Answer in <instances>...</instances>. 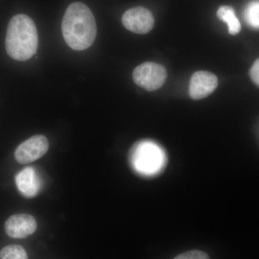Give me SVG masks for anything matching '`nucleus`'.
<instances>
[{
  "instance_id": "obj_4",
  "label": "nucleus",
  "mask_w": 259,
  "mask_h": 259,
  "mask_svg": "<svg viewBox=\"0 0 259 259\" xmlns=\"http://www.w3.org/2000/svg\"><path fill=\"white\" fill-rule=\"evenodd\" d=\"M167 77L166 69L161 65L146 62L134 69L133 78L140 88L154 91L163 86Z\"/></svg>"
},
{
  "instance_id": "obj_8",
  "label": "nucleus",
  "mask_w": 259,
  "mask_h": 259,
  "mask_svg": "<svg viewBox=\"0 0 259 259\" xmlns=\"http://www.w3.org/2000/svg\"><path fill=\"white\" fill-rule=\"evenodd\" d=\"M217 76L209 71H197L192 75L190 84V95L193 100L208 97L217 88Z\"/></svg>"
},
{
  "instance_id": "obj_11",
  "label": "nucleus",
  "mask_w": 259,
  "mask_h": 259,
  "mask_svg": "<svg viewBox=\"0 0 259 259\" xmlns=\"http://www.w3.org/2000/svg\"><path fill=\"white\" fill-rule=\"evenodd\" d=\"M0 259H28L26 250L18 245H10L0 251Z\"/></svg>"
},
{
  "instance_id": "obj_14",
  "label": "nucleus",
  "mask_w": 259,
  "mask_h": 259,
  "mask_svg": "<svg viewBox=\"0 0 259 259\" xmlns=\"http://www.w3.org/2000/svg\"><path fill=\"white\" fill-rule=\"evenodd\" d=\"M250 76L252 81L259 87V59L255 61L250 70Z\"/></svg>"
},
{
  "instance_id": "obj_13",
  "label": "nucleus",
  "mask_w": 259,
  "mask_h": 259,
  "mask_svg": "<svg viewBox=\"0 0 259 259\" xmlns=\"http://www.w3.org/2000/svg\"><path fill=\"white\" fill-rule=\"evenodd\" d=\"M174 259H209V255L201 250H190L177 255Z\"/></svg>"
},
{
  "instance_id": "obj_3",
  "label": "nucleus",
  "mask_w": 259,
  "mask_h": 259,
  "mask_svg": "<svg viewBox=\"0 0 259 259\" xmlns=\"http://www.w3.org/2000/svg\"><path fill=\"white\" fill-rule=\"evenodd\" d=\"M131 166L138 173L153 177L163 171L166 166V153L161 146L151 141L137 143L130 152Z\"/></svg>"
},
{
  "instance_id": "obj_6",
  "label": "nucleus",
  "mask_w": 259,
  "mask_h": 259,
  "mask_svg": "<svg viewBox=\"0 0 259 259\" xmlns=\"http://www.w3.org/2000/svg\"><path fill=\"white\" fill-rule=\"evenodd\" d=\"M122 25L127 30L137 34H146L154 26L151 12L143 7L127 10L122 18Z\"/></svg>"
},
{
  "instance_id": "obj_2",
  "label": "nucleus",
  "mask_w": 259,
  "mask_h": 259,
  "mask_svg": "<svg viewBox=\"0 0 259 259\" xmlns=\"http://www.w3.org/2000/svg\"><path fill=\"white\" fill-rule=\"evenodd\" d=\"M38 33L35 24L26 15H15L7 30L5 49L8 55L19 61H28L36 54Z\"/></svg>"
},
{
  "instance_id": "obj_12",
  "label": "nucleus",
  "mask_w": 259,
  "mask_h": 259,
  "mask_svg": "<svg viewBox=\"0 0 259 259\" xmlns=\"http://www.w3.org/2000/svg\"><path fill=\"white\" fill-rule=\"evenodd\" d=\"M245 19L251 28L259 29V1H253L247 5L245 10Z\"/></svg>"
},
{
  "instance_id": "obj_1",
  "label": "nucleus",
  "mask_w": 259,
  "mask_h": 259,
  "mask_svg": "<svg viewBox=\"0 0 259 259\" xmlns=\"http://www.w3.org/2000/svg\"><path fill=\"white\" fill-rule=\"evenodd\" d=\"M97 24L90 8L81 3H74L65 12L62 20L63 36L74 51L91 47L97 37Z\"/></svg>"
},
{
  "instance_id": "obj_10",
  "label": "nucleus",
  "mask_w": 259,
  "mask_h": 259,
  "mask_svg": "<svg viewBox=\"0 0 259 259\" xmlns=\"http://www.w3.org/2000/svg\"><path fill=\"white\" fill-rule=\"evenodd\" d=\"M218 18L226 22L228 26V31L231 35H236L241 31V25L235 14L234 10L230 6H222L217 13Z\"/></svg>"
},
{
  "instance_id": "obj_7",
  "label": "nucleus",
  "mask_w": 259,
  "mask_h": 259,
  "mask_svg": "<svg viewBox=\"0 0 259 259\" xmlns=\"http://www.w3.org/2000/svg\"><path fill=\"white\" fill-rule=\"evenodd\" d=\"M37 222L35 218L28 214L12 215L5 222L7 235L13 238H25L35 233Z\"/></svg>"
},
{
  "instance_id": "obj_5",
  "label": "nucleus",
  "mask_w": 259,
  "mask_h": 259,
  "mask_svg": "<svg viewBox=\"0 0 259 259\" xmlns=\"http://www.w3.org/2000/svg\"><path fill=\"white\" fill-rule=\"evenodd\" d=\"M49 148L47 138L42 135H36L24 141L17 148L15 152V160L20 164L31 163L44 156Z\"/></svg>"
},
{
  "instance_id": "obj_9",
  "label": "nucleus",
  "mask_w": 259,
  "mask_h": 259,
  "mask_svg": "<svg viewBox=\"0 0 259 259\" xmlns=\"http://www.w3.org/2000/svg\"><path fill=\"white\" fill-rule=\"evenodd\" d=\"M15 182L19 191L26 198L35 197L40 190V180L32 167H27L18 173Z\"/></svg>"
}]
</instances>
